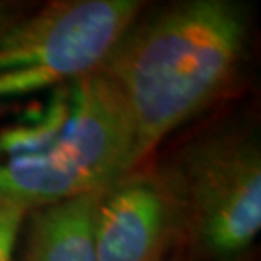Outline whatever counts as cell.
<instances>
[{
	"instance_id": "obj_4",
	"label": "cell",
	"mask_w": 261,
	"mask_h": 261,
	"mask_svg": "<svg viewBox=\"0 0 261 261\" xmlns=\"http://www.w3.org/2000/svg\"><path fill=\"white\" fill-rule=\"evenodd\" d=\"M146 9L141 0H56L0 36V100L97 73Z\"/></svg>"
},
{
	"instance_id": "obj_6",
	"label": "cell",
	"mask_w": 261,
	"mask_h": 261,
	"mask_svg": "<svg viewBox=\"0 0 261 261\" xmlns=\"http://www.w3.org/2000/svg\"><path fill=\"white\" fill-rule=\"evenodd\" d=\"M102 190L25 214L20 261H98L93 222Z\"/></svg>"
},
{
	"instance_id": "obj_5",
	"label": "cell",
	"mask_w": 261,
	"mask_h": 261,
	"mask_svg": "<svg viewBox=\"0 0 261 261\" xmlns=\"http://www.w3.org/2000/svg\"><path fill=\"white\" fill-rule=\"evenodd\" d=\"M93 226L98 261H166L184 248L180 202L153 161L100 192Z\"/></svg>"
},
{
	"instance_id": "obj_1",
	"label": "cell",
	"mask_w": 261,
	"mask_h": 261,
	"mask_svg": "<svg viewBox=\"0 0 261 261\" xmlns=\"http://www.w3.org/2000/svg\"><path fill=\"white\" fill-rule=\"evenodd\" d=\"M248 41V9L232 0H180L138 15L98 71L130 114L139 165L227 97Z\"/></svg>"
},
{
	"instance_id": "obj_3",
	"label": "cell",
	"mask_w": 261,
	"mask_h": 261,
	"mask_svg": "<svg viewBox=\"0 0 261 261\" xmlns=\"http://www.w3.org/2000/svg\"><path fill=\"white\" fill-rule=\"evenodd\" d=\"M70 87L63 130L36 153L0 160V203L28 214L102 190L139 166L133 119L112 82L97 71Z\"/></svg>"
},
{
	"instance_id": "obj_9",
	"label": "cell",
	"mask_w": 261,
	"mask_h": 261,
	"mask_svg": "<svg viewBox=\"0 0 261 261\" xmlns=\"http://www.w3.org/2000/svg\"><path fill=\"white\" fill-rule=\"evenodd\" d=\"M166 261H195V259L192 258L184 248H181V249H176V251L171 254V256L166 258Z\"/></svg>"
},
{
	"instance_id": "obj_2",
	"label": "cell",
	"mask_w": 261,
	"mask_h": 261,
	"mask_svg": "<svg viewBox=\"0 0 261 261\" xmlns=\"http://www.w3.org/2000/svg\"><path fill=\"white\" fill-rule=\"evenodd\" d=\"M184 214L195 261H246L261 229V139L251 121L221 119L156 161Z\"/></svg>"
},
{
	"instance_id": "obj_8",
	"label": "cell",
	"mask_w": 261,
	"mask_h": 261,
	"mask_svg": "<svg viewBox=\"0 0 261 261\" xmlns=\"http://www.w3.org/2000/svg\"><path fill=\"white\" fill-rule=\"evenodd\" d=\"M20 17H22V15L19 14V7H15V5L10 2H2V0H0V36Z\"/></svg>"
},
{
	"instance_id": "obj_7",
	"label": "cell",
	"mask_w": 261,
	"mask_h": 261,
	"mask_svg": "<svg viewBox=\"0 0 261 261\" xmlns=\"http://www.w3.org/2000/svg\"><path fill=\"white\" fill-rule=\"evenodd\" d=\"M25 212L0 203V261H14L15 248L24 227Z\"/></svg>"
}]
</instances>
